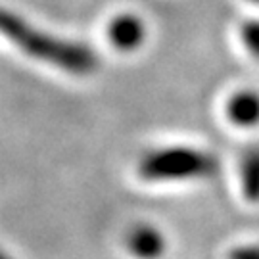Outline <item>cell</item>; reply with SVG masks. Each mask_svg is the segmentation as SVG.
<instances>
[{
  "label": "cell",
  "mask_w": 259,
  "mask_h": 259,
  "mask_svg": "<svg viewBox=\"0 0 259 259\" xmlns=\"http://www.w3.org/2000/svg\"><path fill=\"white\" fill-rule=\"evenodd\" d=\"M227 111L234 125L255 127L259 123V94L253 91L236 93L227 106Z\"/></svg>",
  "instance_id": "obj_4"
},
{
  "label": "cell",
  "mask_w": 259,
  "mask_h": 259,
  "mask_svg": "<svg viewBox=\"0 0 259 259\" xmlns=\"http://www.w3.org/2000/svg\"><path fill=\"white\" fill-rule=\"evenodd\" d=\"M242 38L253 56L259 58V21H250L242 27Z\"/></svg>",
  "instance_id": "obj_7"
},
{
  "label": "cell",
  "mask_w": 259,
  "mask_h": 259,
  "mask_svg": "<svg viewBox=\"0 0 259 259\" xmlns=\"http://www.w3.org/2000/svg\"><path fill=\"white\" fill-rule=\"evenodd\" d=\"M129 250L139 259H157L165 250V242L156 229L142 225L131 231Z\"/></svg>",
  "instance_id": "obj_5"
},
{
  "label": "cell",
  "mask_w": 259,
  "mask_h": 259,
  "mask_svg": "<svg viewBox=\"0 0 259 259\" xmlns=\"http://www.w3.org/2000/svg\"><path fill=\"white\" fill-rule=\"evenodd\" d=\"M253 2H255V4H259V0H253Z\"/></svg>",
  "instance_id": "obj_10"
},
{
  "label": "cell",
  "mask_w": 259,
  "mask_h": 259,
  "mask_svg": "<svg viewBox=\"0 0 259 259\" xmlns=\"http://www.w3.org/2000/svg\"><path fill=\"white\" fill-rule=\"evenodd\" d=\"M229 259H259V246H242L232 251Z\"/></svg>",
  "instance_id": "obj_8"
},
{
  "label": "cell",
  "mask_w": 259,
  "mask_h": 259,
  "mask_svg": "<svg viewBox=\"0 0 259 259\" xmlns=\"http://www.w3.org/2000/svg\"><path fill=\"white\" fill-rule=\"evenodd\" d=\"M244 194L251 202H259V148H250L240 163Z\"/></svg>",
  "instance_id": "obj_6"
},
{
  "label": "cell",
  "mask_w": 259,
  "mask_h": 259,
  "mask_svg": "<svg viewBox=\"0 0 259 259\" xmlns=\"http://www.w3.org/2000/svg\"><path fill=\"white\" fill-rule=\"evenodd\" d=\"M110 40L121 50H133L144 40V23L137 16H119L110 25Z\"/></svg>",
  "instance_id": "obj_3"
},
{
  "label": "cell",
  "mask_w": 259,
  "mask_h": 259,
  "mask_svg": "<svg viewBox=\"0 0 259 259\" xmlns=\"http://www.w3.org/2000/svg\"><path fill=\"white\" fill-rule=\"evenodd\" d=\"M217 169L215 157L192 148H169L150 154L142 165L140 173L146 179H194V177L213 175Z\"/></svg>",
  "instance_id": "obj_2"
},
{
  "label": "cell",
  "mask_w": 259,
  "mask_h": 259,
  "mask_svg": "<svg viewBox=\"0 0 259 259\" xmlns=\"http://www.w3.org/2000/svg\"><path fill=\"white\" fill-rule=\"evenodd\" d=\"M0 31H4L6 37L12 38L31 56L52 62L54 65L67 71L89 73L96 65V58L87 47L67 42V40L64 42L60 38L42 35V31L31 29L25 21L18 19L6 10H0Z\"/></svg>",
  "instance_id": "obj_1"
},
{
  "label": "cell",
  "mask_w": 259,
  "mask_h": 259,
  "mask_svg": "<svg viewBox=\"0 0 259 259\" xmlns=\"http://www.w3.org/2000/svg\"><path fill=\"white\" fill-rule=\"evenodd\" d=\"M0 259H10V257L6 255V253H4V251H0Z\"/></svg>",
  "instance_id": "obj_9"
}]
</instances>
